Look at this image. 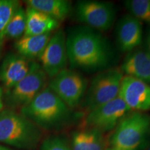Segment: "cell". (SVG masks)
I'll return each instance as SVG.
<instances>
[{"label":"cell","mask_w":150,"mask_h":150,"mask_svg":"<svg viewBox=\"0 0 150 150\" xmlns=\"http://www.w3.org/2000/svg\"><path fill=\"white\" fill-rule=\"evenodd\" d=\"M68 63L72 70L87 72L109 68L113 52L101 32L87 26L72 29L66 35Z\"/></svg>","instance_id":"1"},{"label":"cell","mask_w":150,"mask_h":150,"mask_svg":"<svg viewBox=\"0 0 150 150\" xmlns=\"http://www.w3.org/2000/svg\"><path fill=\"white\" fill-rule=\"evenodd\" d=\"M20 112L40 129H46L63 127L72 115V110L47 86Z\"/></svg>","instance_id":"2"},{"label":"cell","mask_w":150,"mask_h":150,"mask_svg":"<svg viewBox=\"0 0 150 150\" xmlns=\"http://www.w3.org/2000/svg\"><path fill=\"white\" fill-rule=\"evenodd\" d=\"M41 129L13 109L0 112V142L18 149H35L42 138Z\"/></svg>","instance_id":"3"},{"label":"cell","mask_w":150,"mask_h":150,"mask_svg":"<svg viewBox=\"0 0 150 150\" xmlns=\"http://www.w3.org/2000/svg\"><path fill=\"white\" fill-rule=\"evenodd\" d=\"M150 135V115L129 112L114 129L110 145L115 150H142Z\"/></svg>","instance_id":"4"},{"label":"cell","mask_w":150,"mask_h":150,"mask_svg":"<svg viewBox=\"0 0 150 150\" xmlns=\"http://www.w3.org/2000/svg\"><path fill=\"white\" fill-rule=\"evenodd\" d=\"M124 74L120 68L109 67L92 79L82 101L81 109L86 114L101 105L117 98Z\"/></svg>","instance_id":"5"},{"label":"cell","mask_w":150,"mask_h":150,"mask_svg":"<svg viewBox=\"0 0 150 150\" xmlns=\"http://www.w3.org/2000/svg\"><path fill=\"white\" fill-rule=\"evenodd\" d=\"M48 76L40 63L33 61L29 74L10 91L6 92V102L11 109L27 106L47 86Z\"/></svg>","instance_id":"6"},{"label":"cell","mask_w":150,"mask_h":150,"mask_svg":"<svg viewBox=\"0 0 150 150\" xmlns=\"http://www.w3.org/2000/svg\"><path fill=\"white\" fill-rule=\"evenodd\" d=\"M88 86L83 75L74 70L65 69L50 79L47 87L73 110L81 104Z\"/></svg>","instance_id":"7"},{"label":"cell","mask_w":150,"mask_h":150,"mask_svg":"<svg viewBox=\"0 0 150 150\" xmlns=\"http://www.w3.org/2000/svg\"><path fill=\"white\" fill-rule=\"evenodd\" d=\"M75 16L85 26L102 32L111 28L116 18V10L110 2L83 0L76 3Z\"/></svg>","instance_id":"8"},{"label":"cell","mask_w":150,"mask_h":150,"mask_svg":"<svg viewBox=\"0 0 150 150\" xmlns=\"http://www.w3.org/2000/svg\"><path fill=\"white\" fill-rule=\"evenodd\" d=\"M132 112L123 100L117 97L86 114L83 127L104 133L112 130L122 120Z\"/></svg>","instance_id":"9"},{"label":"cell","mask_w":150,"mask_h":150,"mask_svg":"<svg viewBox=\"0 0 150 150\" xmlns=\"http://www.w3.org/2000/svg\"><path fill=\"white\" fill-rule=\"evenodd\" d=\"M38 60L41 67L50 79L67 69L68 59L66 49V34L63 29H58L52 35Z\"/></svg>","instance_id":"10"},{"label":"cell","mask_w":150,"mask_h":150,"mask_svg":"<svg viewBox=\"0 0 150 150\" xmlns=\"http://www.w3.org/2000/svg\"><path fill=\"white\" fill-rule=\"evenodd\" d=\"M118 97L131 111L145 112L150 110V86L142 81L124 75Z\"/></svg>","instance_id":"11"},{"label":"cell","mask_w":150,"mask_h":150,"mask_svg":"<svg viewBox=\"0 0 150 150\" xmlns=\"http://www.w3.org/2000/svg\"><path fill=\"white\" fill-rule=\"evenodd\" d=\"M115 38L121 52H133L142 42V22L131 15L122 17L116 24Z\"/></svg>","instance_id":"12"},{"label":"cell","mask_w":150,"mask_h":150,"mask_svg":"<svg viewBox=\"0 0 150 150\" xmlns=\"http://www.w3.org/2000/svg\"><path fill=\"white\" fill-rule=\"evenodd\" d=\"M33 61L13 53L4 58L0 65V81L6 91L12 89L29 74Z\"/></svg>","instance_id":"13"},{"label":"cell","mask_w":150,"mask_h":150,"mask_svg":"<svg viewBox=\"0 0 150 150\" xmlns=\"http://www.w3.org/2000/svg\"><path fill=\"white\" fill-rule=\"evenodd\" d=\"M120 70L125 76L137 79L150 86V55L146 51L135 50L127 54Z\"/></svg>","instance_id":"14"},{"label":"cell","mask_w":150,"mask_h":150,"mask_svg":"<svg viewBox=\"0 0 150 150\" xmlns=\"http://www.w3.org/2000/svg\"><path fill=\"white\" fill-rule=\"evenodd\" d=\"M27 23L24 35H38L58 30L60 22L44 13L27 6L26 9Z\"/></svg>","instance_id":"15"},{"label":"cell","mask_w":150,"mask_h":150,"mask_svg":"<svg viewBox=\"0 0 150 150\" xmlns=\"http://www.w3.org/2000/svg\"><path fill=\"white\" fill-rule=\"evenodd\" d=\"M72 150H106L104 133L91 128L74 131L71 135Z\"/></svg>","instance_id":"16"},{"label":"cell","mask_w":150,"mask_h":150,"mask_svg":"<svg viewBox=\"0 0 150 150\" xmlns=\"http://www.w3.org/2000/svg\"><path fill=\"white\" fill-rule=\"evenodd\" d=\"M52 35V33L38 35H24L16 40L14 48L17 54L28 60L39 59Z\"/></svg>","instance_id":"17"},{"label":"cell","mask_w":150,"mask_h":150,"mask_svg":"<svg viewBox=\"0 0 150 150\" xmlns=\"http://www.w3.org/2000/svg\"><path fill=\"white\" fill-rule=\"evenodd\" d=\"M27 6L41 11L61 23L72 11V4L67 0H27Z\"/></svg>","instance_id":"18"},{"label":"cell","mask_w":150,"mask_h":150,"mask_svg":"<svg viewBox=\"0 0 150 150\" xmlns=\"http://www.w3.org/2000/svg\"><path fill=\"white\" fill-rule=\"evenodd\" d=\"M26 9L20 6L9 21L5 31V39L19 40L24 36L26 30Z\"/></svg>","instance_id":"19"},{"label":"cell","mask_w":150,"mask_h":150,"mask_svg":"<svg viewBox=\"0 0 150 150\" xmlns=\"http://www.w3.org/2000/svg\"><path fill=\"white\" fill-rule=\"evenodd\" d=\"M16 0H0V43L5 40V31L15 12L20 6Z\"/></svg>","instance_id":"20"},{"label":"cell","mask_w":150,"mask_h":150,"mask_svg":"<svg viewBox=\"0 0 150 150\" xmlns=\"http://www.w3.org/2000/svg\"><path fill=\"white\" fill-rule=\"evenodd\" d=\"M124 4L131 16L150 24V0H127Z\"/></svg>","instance_id":"21"},{"label":"cell","mask_w":150,"mask_h":150,"mask_svg":"<svg viewBox=\"0 0 150 150\" xmlns=\"http://www.w3.org/2000/svg\"><path fill=\"white\" fill-rule=\"evenodd\" d=\"M40 150H72V148L64 137L55 135L43 140Z\"/></svg>","instance_id":"22"},{"label":"cell","mask_w":150,"mask_h":150,"mask_svg":"<svg viewBox=\"0 0 150 150\" xmlns=\"http://www.w3.org/2000/svg\"><path fill=\"white\" fill-rule=\"evenodd\" d=\"M4 91L2 88L0 86V112L4 110Z\"/></svg>","instance_id":"23"},{"label":"cell","mask_w":150,"mask_h":150,"mask_svg":"<svg viewBox=\"0 0 150 150\" xmlns=\"http://www.w3.org/2000/svg\"><path fill=\"white\" fill-rule=\"evenodd\" d=\"M146 43H147V50L146 52L150 55V29H149L147 35V40H146Z\"/></svg>","instance_id":"24"},{"label":"cell","mask_w":150,"mask_h":150,"mask_svg":"<svg viewBox=\"0 0 150 150\" xmlns=\"http://www.w3.org/2000/svg\"><path fill=\"white\" fill-rule=\"evenodd\" d=\"M0 150H13V149H11L10 148L4 147V146L0 145Z\"/></svg>","instance_id":"25"},{"label":"cell","mask_w":150,"mask_h":150,"mask_svg":"<svg viewBox=\"0 0 150 150\" xmlns=\"http://www.w3.org/2000/svg\"><path fill=\"white\" fill-rule=\"evenodd\" d=\"M106 150H115V149H112V148H108V149H106Z\"/></svg>","instance_id":"26"},{"label":"cell","mask_w":150,"mask_h":150,"mask_svg":"<svg viewBox=\"0 0 150 150\" xmlns=\"http://www.w3.org/2000/svg\"><path fill=\"white\" fill-rule=\"evenodd\" d=\"M1 43H0V54H1Z\"/></svg>","instance_id":"27"},{"label":"cell","mask_w":150,"mask_h":150,"mask_svg":"<svg viewBox=\"0 0 150 150\" xmlns=\"http://www.w3.org/2000/svg\"><path fill=\"white\" fill-rule=\"evenodd\" d=\"M147 150H150V146H149V147H148V148L147 149Z\"/></svg>","instance_id":"28"}]
</instances>
